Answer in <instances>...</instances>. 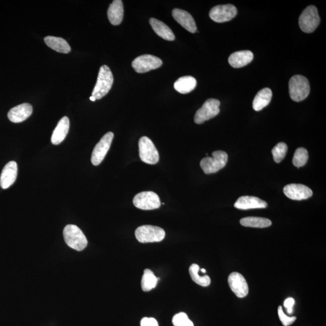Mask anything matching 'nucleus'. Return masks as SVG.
I'll list each match as a JSON object with an SVG mask.
<instances>
[{
  "label": "nucleus",
  "instance_id": "7ed1b4c3",
  "mask_svg": "<svg viewBox=\"0 0 326 326\" xmlns=\"http://www.w3.org/2000/svg\"><path fill=\"white\" fill-rule=\"evenodd\" d=\"M63 234L66 243L71 249L80 252L87 247V238L76 225H66L63 229Z\"/></svg>",
  "mask_w": 326,
  "mask_h": 326
},
{
  "label": "nucleus",
  "instance_id": "1a4fd4ad",
  "mask_svg": "<svg viewBox=\"0 0 326 326\" xmlns=\"http://www.w3.org/2000/svg\"><path fill=\"white\" fill-rule=\"evenodd\" d=\"M133 204L139 209L151 210L159 208L161 202L156 193L153 192H142L134 196Z\"/></svg>",
  "mask_w": 326,
  "mask_h": 326
},
{
  "label": "nucleus",
  "instance_id": "20e7f679",
  "mask_svg": "<svg viewBox=\"0 0 326 326\" xmlns=\"http://www.w3.org/2000/svg\"><path fill=\"white\" fill-rule=\"evenodd\" d=\"M227 161V153L224 151L216 150L212 153V156L202 159L200 166L205 174H214L224 168Z\"/></svg>",
  "mask_w": 326,
  "mask_h": 326
},
{
  "label": "nucleus",
  "instance_id": "ddd939ff",
  "mask_svg": "<svg viewBox=\"0 0 326 326\" xmlns=\"http://www.w3.org/2000/svg\"><path fill=\"white\" fill-rule=\"evenodd\" d=\"M283 192L287 197L295 201L304 200L313 195L309 187L300 184H288L284 187Z\"/></svg>",
  "mask_w": 326,
  "mask_h": 326
},
{
  "label": "nucleus",
  "instance_id": "a211bd4d",
  "mask_svg": "<svg viewBox=\"0 0 326 326\" xmlns=\"http://www.w3.org/2000/svg\"><path fill=\"white\" fill-rule=\"evenodd\" d=\"M268 204L265 201L255 196H241L235 202L234 207L240 210L255 209V208H267Z\"/></svg>",
  "mask_w": 326,
  "mask_h": 326
},
{
  "label": "nucleus",
  "instance_id": "412c9836",
  "mask_svg": "<svg viewBox=\"0 0 326 326\" xmlns=\"http://www.w3.org/2000/svg\"><path fill=\"white\" fill-rule=\"evenodd\" d=\"M107 14L108 20L113 25L118 26L122 23L124 15L122 1L121 0L113 1L108 8Z\"/></svg>",
  "mask_w": 326,
  "mask_h": 326
},
{
  "label": "nucleus",
  "instance_id": "72a5a7b5",
  "mask_svg": "<svg viewBox=\"0 0 326 326\" xmlns=\"http://www.w3.org/2000/svg\"><path fill=\"white\" fill-rule=\"evenodd\" d=\"M295 304V300L293 298H288L284 301V306L286 308L287 312L289 314H292L293 312V306Z\"/></svg>",
  "mask_w": 326,
  "mask_h": 326
},
{
  "label": "nucleus",
  "instance_id": "f704fd0d",
  "mask_svg": "<svg viewBox=\"0 0 326 326\" xmlns=\"http://www.w3.org/2000/svg\"><path fill=\"white\" fill-rule=\"evenodd\" d=\"M90 101H93V102H95V101H96V99L95 98H94V97H93V96H91L90 98Z\"/></svg>",
  "mask_w": 326,
  "mask_h": 326
},
{
  "label": "nucleus",
  "instance_id": "b1692460",
  "mask_svg": "<svg viewBox=\"0 0 326 326\" xmlns=\"http://www.w3.org/2000/svg\"><path fill=\"white\" fill-rule=\"evenodd\" d=\"M44 42L48 47L57 52L68 53L71 51V47L68 42L62 38L48 36L44 38Z\"/></svg>",
  "mask_w": 326,
  "mask_h": 326
},
{
  "label": "nucleus",
  "instance_id": "39448f33",
  "mask_svg": "<svg viewBox=\"0 0 326 326\" xmlns=\"http://www.w3.org/2000/svg\"><path fill=\"white\" fill-rule=\"evenodd\" d=\"M135 237L141 243L158 242L164 239L166 232L159 226L142 225L135 230Z\"/></svg>",
  "mask_w": 326,
  "mask_h": 326
},
{
  "label": "nucleus",
  "instance_id": "2eb2a0df",
  "mask_svg": "<svg viewBox=\"0 0 326 326\" xmlns=\"http://www.w3.org/2000/svg\"><path fill=\"white\" fill-rule=\"evenodd\" d=\"M18 174V165L15 161H10L6 164L0 177V186L3 189L11 187L16 181Z\"/></svg>",
  "mask_w": 326,
  "mask_h": 326
},
{
  "label": "nucleus",
  "instance_id": "4468645a",
  "mask_svg": "<svg viewBox=\"0 0 326 326\" xmlns=\"http://www.w3.org/2000/svg\"><path fill=\"white\" fill-rule=\"evenodd\" d=\"M228 285L231 291L238 298H244L249 294V285L244 277L240 273L234 272L229 274Z\"/></svg>",
  "mask_w": 326,
  "mask_h": 326
},
{
  "label": "nucleus",
  "instance_id": "2f4dec72",
  "mask_svg": "<svg viewBox=\"0 0 326 326\" xmlns=\"http://www.w3.org/2000/svg\"><path fill=\"white\" fill-rule=\"evenodd\" d=\"M278 314H279V319L284 326H289L294 323L297 317L296 316H288L284 313L282 307L280 306L278 307Z\"/></svg>",
  "mask_w": 326,
  "mask_h": 326
},
{
  "label": "nucleus",
  "instance_id": "473e14b6",
  "mask_svg": "<svg viewBox=\"0 0 326 326\" xmlns=\"http://www.w3.org/2000/svg\"><path fill=\"white\" fill-rule=\"evenodd\" d=\"M141 326H158V323L155 318L145 317L141 319Z\"/></svg>",
  "mask_w": 326,
  "mask_h": 326
},
{
  "label": "nucleus",
  "instance_id": "6ab92c4d",
  "mask_svg": "<svg viewBox=\"0 0 326 326\" xmlns=\"http://www.w3.org/2000/svg\"><path fill=\"white\" fill-rule=\"evenodd\" d=\"M253 53L250 50L236 51L232 53L228 58V62L232 67L238 68L246 66L252 61Z\"/></svg>",
  "mask_w": 326,
  "mask_h": 326
},
{
  "label": "nucleus",
  "instance_id": "cd10ccee",
  "mask_svg": "<svg viewBox=\"0 0 326 326\" xmlns=\"http://www.w3.org/2000/svg\"><path fill=\"white\" fill-rule=\"evenodd\" d=\"M200 270L199 265L192 264L189 268V273L193 282L197 283L198 285L206 287L209 286L211 283V279L209 276L205 275L204 276H200L199 274V271Z\"/></svg>",
  "mask_w": 326,
  "mask_h": 326
},
{
  "label": "nucleus",
  "instance_id": "4be33fe9",
  "mask_svg": "<svg viewBox=\"0 0 326 326\" xmlns=\"http://www.w3.org/2000/svg\"><path fill=\"white\" fill-rule=\"evenodd\" d=\"M149 23L152 29L159 37L165 39V40L172 41L175 40V35L172 30L169 28L166 24L161 22V21L150 18Z\"/></svg>",
  "mask_w": 326,
  "mask_h": 326
},
{
  "label": "nucleus",
  "instance_id": "f03ea898",
  "mask_svg": "<svg viewBox=\"0 0 326 326\" xmlns=\"http://www.w3.org/2000/svg\"><path fill=\"white\" fill-rule=\"evenodd\" d=\"M289 92L292 101L298 102L306 99L310 93L307 78L301 75H294L289 80Z\"/></svg>",
  "mask_w": 326,
  "mask_h": 326
},
{
  "label": "nucleus",
  "instance_id": "c9c22d12",
  "mask_svg": "<svg viewBox=\"0 0 326 326\" xmlns=\"http://www.w3.org/2000/svg\"><path fill=\"white\" fill-rule=\"evenodd\" d=\"M201 271H202V273H206V271H205V269H202Z\"/></svg>",
  "mask_w": 326,
  "mask_h": 326
},
{
  "label": "nucleus",
  "instance_id": "7c9ffc66",
  "mask_svg": "<svg viewBox=\"0 0 326 326\" xmlns=\"http://www.w3.org/2000/svg\"><path fill=\"white\" fill-rule=\"evenodd\" d=\"M172 322L175 326H194L187 314L184 312L178 313L175 315L172 318Z\"/></svg>",
  "mask_w": 326,
  "mask_h": 326
},
{
  "label": "nucleus",
  "instance_id": "9b49d317",
  "mask_svg": "<svg viewBox=\"0 0 326 326\" xmlns=\"http://www.w3.org/2000/svg\"><path fill=\"white\" fill-rule=\"evenodd\" d=\"M237 14V9L234 5H219L211 9L209 16L214 22L222 23L233 19Z\"/></svg>",
  "mask_w": 326,
  "mask_h": 326
},
{
  "label": "nucleus",
  "instance_id": "dca6fc26",
  "mask_svg": "<svg viewBox=\"0 0 326 326\" xmlns=\"http://www.w3.org/2000/svg\"><path fill=\"white\" fill-rule=\"evenodd\" d=\"M33 112L32 106L27 103L12 108L9 111L8 116L12 122L18 123L24 122L31 116Z\"/></svg>",
  "mask_w": 326,
  "mask_h": 326
},
{
  "label": "nucleus",
  "instance_id": "a878e982",
  "mask_svg": "<svg viewBox=\"0 0 326 326\" xmlns=\"http://www.w3.org/2000/svg\"><path fill=\"white\" fill-rule=\"evenodd\" d=\"M240 224L247 227L267 228L272 225L270 219L260 217H246L240 219Z\"/></svg>",
  "mask_w": 326,
  "mask_h": 326
},
{
  "label": "nucleus",
  "instance_id": "aec40b11",
  "mask_svg": "<svg viewBox=\"0 0 326 326\" xmlns=\"http://www.w3.org/2000/svg\"><path fill=\"white\" fill-rule=\"evenodd\" d=\"M69 128V121L67 117H63L59 120L54 129L51 141L54 145L59 144L64 140Z\"/></svg>",
  "mask_w": 326,
  "mask_h": 326
},
{
  "label": "nucleus",
  "instance_id": "423d86ee",
  "mask_svg": "<svg viewBox=\"0 0 326 326\" xmlns=\"http://www.w3.org/2000/svg\"><path fill=\"white\" fill-rule=\"evenodd\" d=\"M299 26L302 31L310 33L315 31L320 23V18L315 6H309L299 17Z\"/></svg>",
  "mask_w": 326,
  "mask_h": 326
},
{
  "label": "nucleus",
  "instance_id": "5701e85b",
  "mask_svg": "<svg viewBox=\"0 0 326 326\" xmlns=\"http://www.w3.org/2000/svg\"><path fill=\"white\" fill-rule=\"evenodd\" d=\"M272 96H273V93L268 88L259 91L254 99L253 102L254 110L259 111L267 107L271 101Z\"/></svg>",
  "mask_w": 326,
  "mask_h": 326
},
{
  "label": "nucleus",
  "instance_id": "bb28decb",
  "mask_svg": "<svg viewBox=\"0 0 326 326\" xmlns=\"http://www.w3.org/2000/svg\"><path fill=\"white\" fill-rule=\"evenodd\" d=\"M158 280V278L155 277L152 271L149 269H146L144 271L141 280L142 289L144 292L151 291V290L155 288Z\"/></svg>",
  "mask_w": 326,
  "mask_h": 326
},
{
  "label": "nucleus",
  "instance_id": "393cba45",
  "mask_svg": "<svg viewBox=\"0 0 326 326\" xmlns=\"http://www.w3.org/2000/svg\"><path fill=\"white\" fill-rule=\"evenodd\" d=\"M197 85V82L195 78L186 75V76L181 77L175 82L174 84V89L178 93L185 95L189 93L194 90Z\"/></svg>",
  "mask_w": 326,
  "mask_h": 326
},
{
  "label": "nucleus",
  "instance_id": "6e6552de",
  "mask_svg": "<svg viewBox=\"0 0 326 326\" xmlns=\"http://www.w3.org/2000/svg\"><path fill=\"white\" fill-rule=\"evenodd\" d=\"M220 102L218 100L209 99L205 102L201 108L196 111L194 121L196 124L203 123L218 115L220 112Z\"/></svg>",
  "mask_w": 326,
  "mask_h": 326
},
{
  "label": "nucleus",
  "instance_id": "f3484780",
  "mask_svg": "<svg viewBox=\"0 0 326 326\" xmlns=\"http://www.w3.org/2000/svg\"><path fill=\"white\" fill-rule=\"evenodd\" d=\"M172 16L178 23L190 33H194L197 30L195 21L189 12L180 9H175L172 11Z\"/></svg>",
  "mask_w": 326,
  "mask_h": 326
},
{
  "label": "nucleus",
  "instance_id": "9d476101",
  "mask_svg": "<svg viewBox=\"0 0 326 326\" xmlns=\"http://www.w3.org/2000/svg\"><path fill=\"white\" fill-rule=\"evenodd\" d=\"M162 64V60L158 57L150 54H144L136 57L133 60L132 66L138 73H144L152 69L158 68Z\"/></svg>",
  "mask_w": 326,
  "mask_h": 326
},
{
  "label": "nucleus",
  "instance_id": "f257e3e1",
  "mask_svg": "<svg viewBox=\"0 0 326 326\" xmlns=\"http://www.w3.org/2000/svg\"><path fill=\"white\" fill-rule=\"evenodd\" d=\"M114 83L113 73L107 65H102L100 68L98 80L92 93L96 99H101L110 92Z\"/></svg>",
  "mask_w": 326,
  "mask_h": 326
},
{
  "label": "nucleus",
  "instance_id": "c85d7f7f",
  "mask_svg": "<svg viewBox=\"0 0 326 326\" xmlns=\"http://www.w3.org/2000/svg\"><path fill=\"white\" fill-rule=\"evenodd\" d=\"M309 158L307 150L303 147L298 148L295 150L292 162L295 167L301 168L306 164Z\"/></svg>",
  "mask_w": 326,
  "mask_h": 326
},
{
  "label": "nucleus",
  "instance_id": "c756f323",
  "mask_svg": "<svg viewBox=\"0 0 326 326\" xmlns=\"http://www.w3.org/2000/svg\"><path fill=\"white\" fill-rule=\"evenodd\" d=\"M287 151H288V146L286 143L283 142L278 143L272 150L274 161L277 163L282 161L286 155Z\"/></svg>",
  "mask_w": 326,
  "mask_h": 326
},
{
  "label": "nucleus",
  "instance_id": "f8f14e48",
  "mask_svg": "<svg viewBox=\"0 0 326 326\" xmlns=\"http://www.w3.org/2000/svg\"><path fill=\"white\" fill-rule=\"evenodd\" d=\"M113 138V133L109 132L96 144L92 155V162L93 165L98 166L104 160L110 149Z\"/></svg>",
  "mask_w": 326,
  "mask_h": 326
},
{
  "label": "nucleus",
  "instance_id": "0eeeda50",
  "mask_svg": "<svg viewBox=\"0 0 326 326\" xmlns=\"http://www.w3.org/2000/svg\"><path fill=\"white\" fill-rule=\"evenodd\" d=\"M139 155L141 161L149 165H155L159 161V153L152 140L142 137L138 142Z\"/></svg>",
  "mask_w": 326,
  "mask_h": 326
}]
</instances>
